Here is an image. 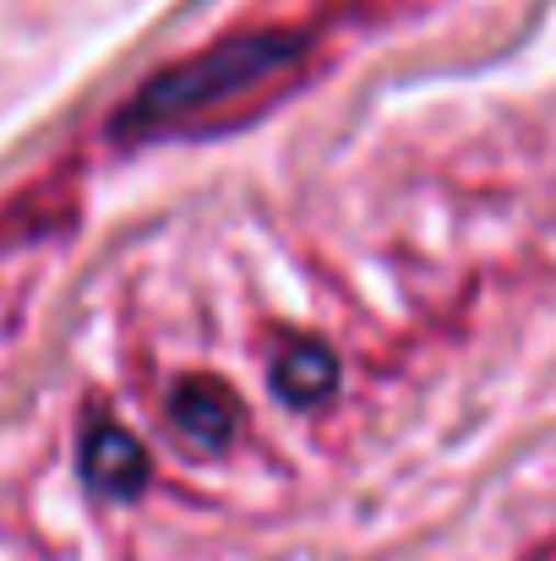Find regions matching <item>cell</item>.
<instances>
[{
	"label": "cell",
	"instance_id": "obj_1",
	"mask_svg": "<svg viewBox=\"0 0 556 561\" xmlns=\"http://www.w3.org/2000/svg\"><path fill=\"white\" fill-rule=\"evenodd\" d=\"M317 66H322L317 27H295V22L229 27L207 49H191L185 60L154 71L115 115V137L164 142V137L240 131L262 121L273 104H284L295 88H306Z\"/></svg>",
	"mask_w": 556,
	"mask_h": 561
},
{
	"label": "cell",
	"instance_id": "obj_2",
	"mask_svg": "<svg viewBox=\"0 0 556 561\" xmlns=\"http://www.w3.org/2000/svg\"><path fill=\"white\" fill-rule=\"evenodd\" d=\"M82 480L104 496H137L148 485V453L132 431L99 420L82 436Z\"/></svg>",
	"mask_w": 556,
	"mask_h": 561
},
{
	"label": "cell",
	"instance_id": "obj_3",
	"mask_svg": "<svg viewBox=\"0 0 556 561\" xmlns=\"http://www.w3.org/2000/svg\"><path fill=\"white\" fill-rule=\"evenodd\" d=\"M170 420L181 425L196 447H224V442L235 436L240 409H235V392H229L224 381H213V376H185L181 387L170 392Z\"/></svg>",
	"mask_w": 556,
	"mask_h": 561
},
{
	"label": "cell",
	"instance_id": "obj_4",
	"mask_svg": "<svg viewBox=\"0 0 556 561\" xmlns=\"http://www.w3.org/2000/svg\"><path fill=\"white\" fill-rule=\"evenodd\" d=\"M273 387L290 398V403H322L333 387H339V360L328 344L317 339H295L279 350L273 360Z\"/></svg>",
	"mask_w": 556,
	"mask_h": 561
},
{
	"label": "cell",
	"instance_id": "obj_5",
	"mask_svg": "<svg viewBox=\"0 0 556 561\" xmlns=\"http://www.w3.org/2000/svg\"><path fill=\"white\" fill-rule=\"evenodd\" d=\"M530 561H556V546H546V551H541V557H530Z\"/></svg>",
	"mask_w": 556,
	"mask_h": 561
}]
</instances>
